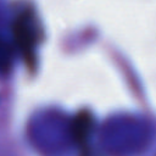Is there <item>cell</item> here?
Wrapping results in <instances>:
<instances>
[{
	"mask_svg": "<svg viewBox=\"0 0 156 156\" xmlns=\"http://www.w3.org/2000/svg\"><path fill=\"white\" fill-rule=\"evenodd\" d=\"M13 33L16 41L20 46V49L23 52V56L30 68H33V46H34V33L32 27L29 26V22L26 16L21 17L17 20L15 27H13Z\"/></svg>",
	"mask_w": 156,
	"mask_h": 156,
	"instance_id": "6da1fadb",
	"label": "cell"
},
{
	"mask_svg": "<svg viewBox=\"0 0 156 156\" xmlns=\"http://www.w3.org/2000/svg\"><path fill=\"white\" fill-rule=\"evenodd\" d=\"M93 126H94V118L90 111L88 110L79 111L74 116L71 123V134L73 140L79 145H84L91 133Z\"/></svg>",
	"mask_w": 156,
	"mask_h": 156,
	"instance_id": "7a4b0ae2",
	"label": "cell"
},
{
	"mask_svg": "<svg viewBox=\"0 0 156 156\" xmlns=\"http://www.w3.org/2000/svg\"><path fill=\"white\" fill-rule=\"evenodd\" d=\"M12 54L10 46L0 40V72H6L11 67Z\"/></svg>",
	"mask_w": 156,
	"mask_h": 156,
	"instance_id": "3957f363",
	"label": "cell"
}]
</instances>
